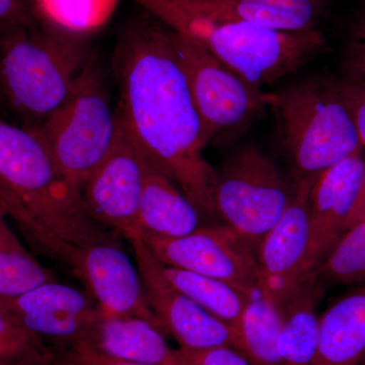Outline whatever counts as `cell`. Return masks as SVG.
<instances>
[{
	"mask_svg": "<svg viewBox=\"0 0 365 365\" xmlns=\"http://www.w3.org/2000/svg\"><path fill=\"white\" fill-rule=\"evenodd\" d=\"M117 112L151 165L201 215L215 217L217 173L204 157L202 121L178 59L173 30L144 11L123 29L113 54Z\"/></svg>",
	"mask_w": 365,
	"mask_h": 365,
	"instance_id": "obj_1",
	"label": "cell"
},
{
	"mask_svg": "<svg viewBox=\"0 0 365 365\" xmlns=\"http://www.w3.org/2000/svg\"><path fill=\"white\" fill-rule=\"evenodd\" d=\"M0 208L37 253L71 268L83 249L113 239L86 212L81 190L35 129L0 119Z\"/></svg>",
	"mask_w": 365,
	"mask_h": 365,
	"instance_id": "obj_2",
	"label": "cell"
},
{
	"mask_svg": "<svg viewBox=\"0 0 365 365\" xmlns=\"http://www.w3.org/2000/svg\"><path fill=\"white\" fill-rule=\"evenodd\" d=\"M165 26L200 43L247 83L262 90L294 73L325 48L319 29L284 32L246 21L213 18L173 0H133Z\"/></svg>",
	"mask_w": 365,
	"mask_h": 365,
	"instance_id": "obj_3",
	"label": "cell"
},
{
	"mask_svg": "<svg viewBox=\"0 0 365 365\" xmlns=\"http://www.w3.org/2000/svg\"><path fill=\"white\" fill-rule=\"evenodd\" d=\"M91 52L88 40L41 25L0 24V101L36 129L66 102Z\"/></svg>",
	"mask_w": 365,
	"mask_h": 365,
	"instance_id": "obj_4",
	"label": "cell"
},
{
	"mask_svg": "<svg viewBox=\"0 0 365 365\" xmlns=\"http://www.w3.org/2000/svg\"><path fill=\"white\" fill-rule=\"evenodd\" d=\"M264 98L277 117L295 182L318 179L364 150L336 81L307 79Z\"/></svg>",
	"mask_w": 365,
	"mask_h": 365,
	"instance_id": "obj_5",
	"label": "cell"
},
{
	"mask_svg": "<svg viewBox=\"0 0 365 365\" xmlns=\"http://www.w3.org/2000/svg\"><path fill=\"white\" fill-rule=\"evenodd\" d=\"M117 108L100 62L91 54L66 102L36 128L62 174L79 190L111 150Z\"/></svg>",
	"mask_w": 365,
	"mask_h": 365,
	"instance_id": "obj_6",
	"label": "cell"
},
{
	"mask_svg": "<svg viewBox=\"0 0 365 365\" xmlns=\"http://www.w3.org/2000/svg\"><path fill=\"white\" fill-rule=\"evenodd\" d=\"M294 193L272 158L250 144L228 158L217 174L216 216L251 247L259 246L277 223Z\"/></svg>",
	"mask_w": 365,
	"mask_h": 365,
	"instance_id": "obj_7",
	"label": "cell"
},
{
	"mask_svg": "<svg viewBox=\"0 0 365 365\" xmlns=\"http://www.w3.org/2000/svg\"><path fill=\"white\" fill-rule=\"evenodd\" d=\"M173 42L207 145L235 140L263 117L267 105L262 90L192 38L173 30Z\"/></svg>",
	"mask_w": 365,
	"mask_h": 365,
	"instance_id": "obj_8",
	"label": "cell"
},
{
	"mask_svg": "<svg viewBox=\"0 0 365 365\" xmlns=\"http://www.w3.org/2000/svg\"><path fill=\"white\" fill-rule=\"evenodd\" d=\"M131 237L143 240L165 265L222 281L251 297L260 292L262 278L256 255L227 225L199 227L181 237Z\"/></svg>",
	"mask_w": 365,
	"mask_h": 365,
	"instance_id": "obj_9",
	"label": "cell"
},
{
	"mask_svg": "<svg viewBox=\"0 0 365 365\" xmlns=\"http://www.w3.org/2000/svg\"><path fill=\"white\" fill-rule=\"evenodd\" d=\"M146 165L145 155L118 115L111 150L81 189L88 215L102 227L126 237L131 235L135 230Z\"/></svg>",
	"mask_w": 365,
	"mask_h": 365,
	"instance_id": "obj_10",
	"label": "cell"
},
{
	"mask_svg": "<svg viewBox=\"0 0 365 365\" xmlns=\"http://www.w3.org/2000/svg\"><path fill=\"white\" fill-rule=\"evenodd\" d=\"M144 294L163 334H170L180 348L190 350L228 346L242 352L241 334L234 327L207 313L170 285L160 270L158 260L143 240L129 237Z\"/></svg>",
	"mask_w": 365,
	"mask_h": 365,
	"instance_id": "obj_11",
	"label": "cell"
},
{
	"mask_svg": "<svg viewBox=\"0 0 365 365\" xmlns=\"http://www.w3.org/2000/svg\"><path fill=\"white\" fill-rule=\"evenodd\" d=\"M0 307L51 348L86 341L103 314L93 297L57 280L0 300Z\"/></svg>",
	"mask_w": 365,
	"mask_h": 365,
	"instance_id": "obj_12",
	"label": "cell"
},
{
	"mask_svg": "<svg viewBox=\"0 0 365 365\" xmlns=\"http://www.w3.org/2000/svg\"><path fill=\"white\" fill-rule=\"evenodd\" d=\"M317 179L294 182L289 205L277 223L262 240L257 260L262 287L259 294L276 306L287 299L307 279V259L309 247L307 198Z\"/></svg>",
	"mask_w": 365,
	"mask_h": 365,
	"instance_id": "obj_13",
	"label": "cell"
},
{
	"mask_svg": "<svg viewBox=\"0 0 365 365\" xmlns=\"http://www.w3.org/2000/svg\"><path fill=\"white\" fill-rule=\"evenodd\" d=\"M71 271L104 313L145 319L163 334L146 300L138 268L115 237L83 249Z\"/></svg>",
	"mask_w": 365,
	"mask_h": 365,
	"instance_id": "obj_14",
	"label": "cell"
},
{
	"mask_svg": "<svg viewBox=\"0 0 365 365\" xmlns=\"http://www.w3.org/2000/svg\"><path fill=\"white\" fill-rule=\"evenodd\" d=\"M365 172L364 150L345 158L316 180L307 198L309 247L307 276L316 272L341 239L359 198Z\"/></svg>",
	"mask_w": 365,
	"mask_h": 365,
	"instance_id": "obj_15",
	"label": "cell"
},
{
	"mask_svg": "<svg viewBox=\"0 0 365 365\" xmlns=\"http://www.w3.org/2000/svg\"><path fill=\"white\" fill-rule=\"evenodd\" d=\"M192 11L246 21L284 32L314 30L323 16L324 0H173Z\"/></svg>",
	"mask_w": 365,
	"mask_h": 365,
	"instance_id": "obj_16",
	"label": "cell"
},
{
	"mask_svg": "<svg viewBox=\"0 0 365 365\" xmlns=\"http://www.w3.org/2000/svg\"><path fill=\"white\" fill-rule=\"evenodd\" d=\"M200 215L174 182L148 160L135 230L127 239L138 235L185 237L198 230Z\"/></svg>",
	"mask_w": 365,
	"mask_h": 365,
	"instance_id": "obj_17",
	"label": "cell"
},
{
	"mask_svg": "<svg viewBox=\"0 0 365 365\" xmlns=\"http://www.w3.org/2000/svg\"><path fill=\"white\" fill-rule=\"evenodd\" d=\"M163 336L145 319L103 312L86 341L116 359L144 365H182Z\"/></svg>",
	"mask_w": 365,
	"mask_h": 365,
	"instance_id": "obj_18",
	"label": "cell"
},
{
	"mask_svg": "<svg viewBox=\"0 0 365 365\" xmlns=\"http://www.w3.org/2000/svg\"><path fill=\"white\" fill-rule=\"evenodd\" d=\"M365 364V285L341 297L319 318L313 365Z\"/></svg>",
	"mask_w": 365,
	"mask_h": 365,
	"instance_id": "obj_19",
	"label": "cell"
},
{
	"mask_svg": "<svg viewBox=\"0 0 365 365\" xmlns=\"http://www.w3.org/2000/svg\"><path fill=\"white\" fill-rule=\"evenodd\" d=\"M319 281L312 274L277 307L281 314L278 351L287 365H313L318 351Z\"/></svg>",
	"mask_w": 365,
	"mask_h": 365,
	"instance_id": "obj_20",
	"label": "cell"
},
{
	"mask_svg": "<svg viewBox=\"0 0 365 365\" xmlns=\"http://www.w3.org/2000/svg\"><path fill=\"white\" fill-rule=\"evenodd\" d=\"M160 264L163 277L182 294L196 302L199 307L240 332V326L251 295L222 281L189 272L165 264Z\"/></svg>",
	"mask_w": 365,
	"mask_h": 365,
	"instance_id": "obj_21",
	"label": "cell"
},
{
	"mask_svg": "<svg viewBox=\"0 0 365 365\" xmlns=\"http://www.w3.org/2000/svg\"><path fill=\"white\" fill-rule=\"evenodd\" d=\"M120 0H34L41 25L55 32L86 39L112 18Z\"/></svg>",
	"mask_w": 365,
	"mask_h": 365,
	"instance_id": "obj_22",
	"label": "cell"
},
{
	"mask_svg": "<svg viewBox=\"0 0 365 365\" xmlns=\"http://www.w3.org/2000/svg\"><path fill=\"white\" fill-rule=\"evenodd\" d=\"M281 314L277 306L261 294L250 300L240 334L242 353L252 365H287L278 351Z\"/></svg>",
	"mask_w": 365,
	"mask_h": 365,
	"instance_id": "obj_23",
	"label": "cell"
},
{
	"mask_svg": "<svg viewBox=\"0 0 365 365\" xmlns=\"http://www.w3.org/2000/svg\"><path fill=\"white\" fill-rule=\"evenodd\" d=\"M4 218L0 220V300L14 299L56 280L49 269L26 251Z\"/></svg>",
	"mask_w": 365,
	"mask_h": 365,
	"instance_id": "obj_24",
	"label": "cell"
},
{
	"mask_svg": "<svg viewBox=\"0 0 365 365\" xmlns=\"http://www.w3.org/2000/svg\"><path fill=\"white\" fill-rule=\"evenodd\" d=\"M314 274L336 284L365 280V220L346 230Z\"/></svg>",
	"mask_w": 365,
	"mask_h": 365,
	"instance_id": "obj_25",
	"label": "cell"
},
{
	"mask_svg": "<svg viewBox=\"0 0 365 365\" xmlns=\"http://www.w3.org/2000/svg\"><path fill=\"white\" fill-rule=\"evenodd\" d=\"M0 365H53L51 347L0 307Z\"/></svg>",
	"mask_w": 365,
	"mask_h": 365,
	"instance_id": "obj_26",
	"label": "cell"
},
{
	"mask_svg": "<svg viewBox=\"0 0 365 365\" xmlns=\"http://www.w3.org/2000/svg\"><path fill=\"white\" fill-rule=\"evenodd\" d=\"M53 365H144L110 356L93 347L88 341L60 348H51Z\"/></svg>",
	"mask_w": 365,
	"mask_h": 365,
	"instance_id": "obj_27",
	"label": "cell"
},
{
	"mask_svg": "<svg viewBox=\"0 0 365 365\" xmlns=\"http://www.w3.org/2000/svg\"><path fill=\"white\" fill-rule=\"evenodd\" d=\"M176 353L182 365H252L241 351L228 346L201 350L180 348Z\"/></svg>",
	"mask_w": 365,
	"mask_h": 365,
	"instance_id": "obj_28",
	"label": "cell"
},
{
	"mask_svg": "<svg viewBox=\"0 0 365 365\" xmlns=\"http://www.w3.org/2000/svg\"><path fill=\"white\" fill-rule=\"evenodd\" d=\"M343 102L351 115L362 146L365 148V78L349 81H336Z\"/></svg>",
	"mask_w": 365,
	"mask_h": 365,
	"instance_id": "obj_29",
	"label": "cell"
},
{
	"mask_svg": "<svg viewBox=\"0 0 365 365\" xmlns=\"http://www.w3.org/2000/svg\"><path fill=\"white\" fill-rule=\"evenodd\" d=\"M342 66L345 81H356L365 78V24L348 49Z\"/></svg>",
	"mask_w": 365,
	"mask_h": 365,
	"instance_id": "obj_30",
	"label": "cell"
},
{
	"mask_svg": "<svg viewBox=\"0 0 365 365\" xmlns=\"http://www.w3.org/2000/svg\"><path fill=\"white\" fill-rule=\"evenodd\" d=\"M36 23L34 0H0V24L30 26Z\"/></svg>",
	"mask_w": 365,
	"mask_h": 365,
	"instance_id": "obj_31",
	"label": "cell"
},
{
	"mask_svg": "<svg viewBox=\"0 0 365 365\" xmlns=\"http://www.w3.org/2000/svg\"><path fill=\"white\" fill-rule=\"evenodd\" d=\"M364 220H365V172L364 182H362V186L361 189H360L359 198H357L354 208H353L351 215L349 216L346 230H347L348 228L353 227V225H357L359 222H364Z\"/></svg>",
	"mask_w": 365,
	"mask_h": 365,
	"instance_id": "obj_32",
	"label": "cell"
},
{
	"mask_svg": "<svg viewBox=\"0 0 365 365\" xmlns=\"http://www.w3.org/2000/svg\"><path fill=\"white\" fill-rule=\"evenodd\" d=\"M4 217H6V215H4V211H2L1 208H0V220H1V218H4Z\"/></svg>",
	"mask_w": 365,
	"mask_h": 365,
	"instance_id": "obj_33",
	"label": "cell"
},
{
	"mask_svg": "<svg viewBox=\"0 0 365 365\" xmlns=\"http://www.w3.org/2000/svg\"><path fill=\"white\" fill-rule=\"evenodd\" d=\"M362 365H365V364H362Z\"/></svg>",
	"mask_w": 365,
	"mask_h": 365,
	"instance_id": "obj_34",
	"label": "cell"
}]
</instances>
